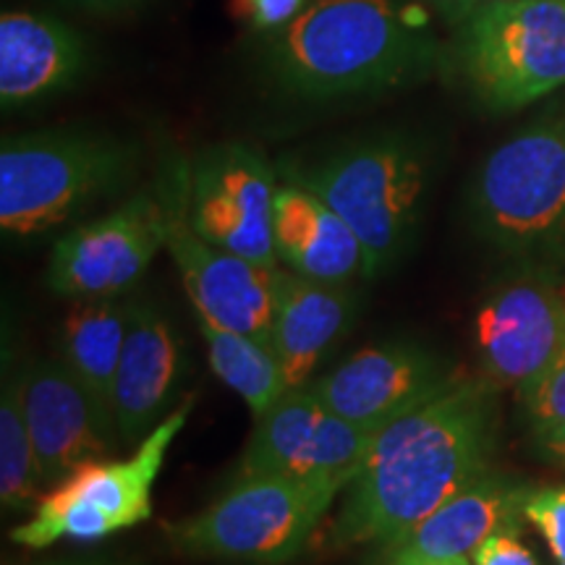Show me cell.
Listing matches in <instances>:
<instances>
[{
  "mask_svg": "<svg viewBox=\"0 0 565 565\" xmlns=\"http://www.w3.org/2000/svg\"><path fill=\"white\" fill-rule=\"evenodd\" d=\"M498 416L490 387L456 380L448 391L380 429L343 487L328 547L387 545L492 466Z\"/></svg>",
  "mask_w": 565,
  "mask_h": 565,
  "instance_id": "obj_1",
  "label": "cell"
},
{
  "mask_svg": "<svg viewBox=\"0 0 565 565\" xmlns=\"http://www.w3.org/2000/svg\"><path fill=\"white\" fill-rule=\"evenodd\" d=\"M437 61L433 34L398 0H309L263 47L267 79L317 103L408 87Z\"/></svg>",
  "mask_w": 565,
  "mask_h": 565,
  "instance_id": "obj_2",
  "label": "cell"
},
{
  "mask_svg": "<svg viewBox=\"0 0 565 565\" xmlns=\"http://www.w3.org/2000/svg\"><path fill=\"white\" fill-rule=\"evenodd\" d=\"M333 207L364 249V275L380 278L404 257L419 225L433 173L429 147L414 134L385 131L280 168Z\"/></svg>",
  "mask_w": 565,
  "mask_h": 565,
  "instance_id": "obj_3",
  "label": "cell"
},
{
  "mask_svg": "<svg viewBox=\"0 0 565 565\" xmlns=\"http://www.w3.org/2000/svg\"><path fill=\"white\" fill-rule=\"evenodd\" d=\"M137 145L95 129H47L0 145V228L34 238L116 192L137 168Z\"/></svg>",
  "mask_w": 565,
  "mask_h": 565,
  "instance_id": "obj_4",
  "label": "cell"
},
{
  "mask_svg": "<svg viewBox=\"0 0 565 565\" xmlns=\"http://www.w3.org/2000/svg\"><path fill=\"white\" fill-rule=\"evenodd\" d=\"M343 487L282 475L236 477L204 511L166 524V536L175 553L189 557L291 563L317 534Z\"/></svg>",
  "mask_w": 565,
  "mask_h": 565,
  "instance_id": "obj_5",
  "label": "cell"
},
{
  "mask_svg": "<svg viewBox=\"0 0 565 565\" xmlns=\"http://www.w3.org/2000/svg\"><path fill=\"white\" fill-rule=\"evenodd\" d=\"M192 408L194 395H189L129 458L84 463L61 479L38 500L32 519L13 529V545L45 550L63 540L97 542L145 524L152 515V487Z\"/></svg>",
  "mask_w": 565,
  "mask_h": 565,
  "instance_id": "obj_6",
  "label": "cell"
},
{
  "mask_svg": "<svg viewBox=\"0 0 565 565\" xmlns=\"http://www.w3.org/2000/svg\"><path fill=\"white\" fill-rule=\"evenodd\" d=\"M458 63L494 113L565 87V0H484L458 24Z\"/></svg>",
  "mask_w": 565,
  "mask_h": 565,
  "instance_id": "obj_7",
  "label": "cell"
},
{
  "mask_svg": "<svg viewBox=\"0 0 565 565\" xmlns=\"http://www.w3.org/2000/svg\"><path fill=\"white\" fill-rule=\"evenodd\" d=\"M471 217L487 242L513 254L565 242V116L487 154L471 186Z\"/></svg>",
  "mask_w": 565,
  "mask_h": 565,
  "instance_id": "obj_8",
  "label": "cell"
},
{
  "mask_svg": "<svg viewBox=\"0 0 565 565\" xmlns=\"http://www.w3.org/2000/svg\"><path fill=\"white\" fill-rule=\"evenodd\" d=\"M275 192V168L263 152L244 141L212 145L186 166V221L212 246L278 267L273 242Z\"/></svg>",
  "mask_w": 565,
  "mask_h": 565,
  "instance_id": "obj_9",
  "label": "cell"
},
{
  "mask_svg": "<svg viewBox=\"0 0 565 565\" xmlns=\"http://www.w3.org/2000/svg\"><path fill=\"white\" fill-rule=\"evenodd\" d=\"M173 186L134 194L108 215L61 236L47 267L51 291L76 301L121 296L137 286L158 252L166 249Z\"/></svg>",
  "mask_w": 565,
  "mask_h": 565,
  "instance_id": "obj_10",
  "label": "cell"
},
{
  "mask_svg": "<svg viewBox=\"0 0 565 565\" xmlns=\"http://www.w3.org/2000/svg\"><path fill=\"white\" fill-rule=\"evenodd\" d=\"M254 422L236 477L282 475L307 482L349 484L377 435L343 419L309 387L288 391Z\"/></svg>",
  "mask_w": 565,
  "mask_h": 565,
  "instance_id": "obj_11",
  "label": "cell"
},
{
  "mask_svg": "<svg viewBox=\"0 0 565 565\" xmlns=\"http://www.w3.org/2000/svg\"><path fill=\"white\" fill-rule=\"evenodd\" d=\"M183 179H186V166L181 168L179 183L171 194L166 249L179 267L194 315L207 317L223 328L238 330V333L270 345L275 282H278L280 265L270 267L254 263V259L225 252L221 246H212L202 236H196L186 221Z\"/></svg>",
  "mask_w": 565,
  "mask_h": 565,
  "instance_id": "obj_12",
  "label": "cell"
},
{
  "mask_svg": "<svg viewBox=\"0 0 565 565\" xmlns=\"http://www.w3.org/2000/svg\"><path fill=\"white\" fill-rule=\"evenodd\" d=\"M456 380L435 351L412 341H387L351 353L307 387L343 419L380 433L448 391Z\"/></svg>",
  "mask_w": 565,
  "mask_h": 565,
  "instance_id": "obj_13",
  "label": "cell"
},
{
  "mask_svg": "<svg viewBox=\"0 0 565 565\" xmlns=\"http://www.w3.org/2000/svg\"><path fill=\"white\" fill-rule=\"evenodd\" d=\"M24 412L45 484H58L84 463L103 461L121 440L113 408L61 356L24 364Z\"/></svg>",
  "mask_w": 565,
  "mask_h": 565,
  "instance_id": "obj_14",
  "label": "cell"
},
{
  "mask_svg": "<svg viewBox=\"0 0 565 565\" xmlns=\"http://www.w3.org/2000/svg\"><path fill=\"white\" fill-rule=\"evenodd\" d=\"M475 335L490 385L521 391L565 345V296L536 275L508 280L479 307Z\"/></svg>",
  "mask_w": 565,
  "mask_h": 565,
  "instance_id": "obj_15",
  "label": "cell"
},
{
  "mask_svg": "<svg viewBox=\"0 0 565 565\" xmlns=\"http://www.w3.org/2000/svg\"><path fill=\"white\" fill-rule=\"evenodd\" d=\"M186 353L173 322L154 301H129V328L113 383L110 408L124 443L137 445L173 412Z\"/></svg>",
  "mask_w": 565,
  "mask_h": 565,
  "instance_id": "obj_16",
  "label": "cell"
},
{
  "mask_svg": "<svg viewBox=\"0 0 565 565\" xmlns=\"http://www.w3.org/2000/svg\"><path fill=\"white\" fill-rule=\"evenodd\" d=\"M92 68V45L68 21L42 11L0 17V105L32 108L74 89Z\"/></svg>",
  "mask_w": 565,
  "mask_h": 565,
  "instance_id": "obj_17",
  "label": "cell"
},
{
  "mask_svg": "<svg viewBox=\"0 0 565 565\" xmlns=\"http://www.w3.org/2000/svg\"><path fill=\"white\" fill-rule=\"evenodd\" d=\"M529 487L503 475L484 471L458 490L427 519L377 547V563L401 557H469L494 532H521Z\"/></svg>",
  "mask_w": 565,
  "mask_h": 565,
  "instance_id": "obj_18",
  "label": "cell"
},
{
  "mask_svg": "<svg viewBox=\"0 0 565 565\" xmlns=\"http://www.w3.org/2000/svg\"><path fill=\"white\" fill-rule=\"evenodd\" d=\"M356 317V294L349 282H322L278 270L270 349L286 374L288 391L307 387L317 366L341 341Z\"/></svg>",
  "mask_w": 565,
  "mask_h": 565,
  "instance_id": "obj_19",
  "label": "cell"
},
{
  "mask_svg": "<svg viewBox=\"0 0 565 565\" xmlns=\"http://www.w3.org/2000/svg\"><path fill=\"white\" fill-rule=\"evenodd\" d=\"M273 242L286 270L322 282H349L364 275V249L338 212L299 183L282 181L275 192Z\"/></svg>",
  "mask_w": 565,
  "mask_h": 565,
  "instance_id": "obj_20",
  "label": "cell"
},
{
  "mask_svg": "<svg viewBox=\"0 0 565 565\" xmlns=\"http://www.w3.org/2000/svg\"><path fill=\"white\" fill-rule=\"evenodd\" d=\"M129 328V301L118 296L76 299L61 322L58 356L105 406H110L113 383Z\"/></svg>",
  "mask_w": 565,
  "mask_h": 565,
  "instance_id": "obj_21",
  "label": "cell"
},
{
  "mask_svg": "<svg viewBox=\"0 0 565 565\" xmlns=\"http://www.w3.org/2000/svg\"><path fill=\"white\" fill-rule=\"evenodd\" d=\"M196 324L207 345L210 370L249 406L254 419L270 412L288 393L286 374L270 345L238 330L223 328L202 315H196Z\"/></svg>",
  "mask_w": 565,
  "mask_h": 565,
  "instance_id": "obj_22",
  "label": "cell"
},
{
  "mask_svg": "<svg viewBox=\"0 0 565 565\" xmlns=\"http://www.w3.org/2000/svg\"><path fill=\"white\" fill-rule=\"evenodd\" d=\"M38 450L24 412V366L3 372L0 391V503L3 511H30L38 505L40 487Z\"/></svg>",
  "mask_w": 565,
  "mask_h": 565,
  "instance_id": "obj_23",
  "label": "cell"
},
{
  "mask_svg": "<svg viewBox=\"0 0 565 565\" xmlns=\"http://www.w3.org/2000/svg\"><path fill=\"white\" fill-rule=\"evenodd\" d=\"M521 408L534 437L553 433L565 422V345L536 377L521 387Z\"/></svg>",
  "mask_w": 565,
  "mask_h": 565,
  "instance_id": "obj_24",
  "label": "cell"
},
{
  "mask_svg": "<svg viewBox=\"0 0 565 565\" xmlns=\"http://www.w3.org/2000/svg\"><path fill=\"white\" fill-rule=\"evenodd\" d=\"M524 515L557 565H565V484H550L542 490H529L524 500Z\"/></svg>",
  "mask_w": 565,
  "mask_h": 565,
  "instance_id": "obj_25",
  "label": "cell"
},
{
  "mask_svg": "<svg viewBox=\"0 0 565 565\" xmlns=\"http://www.w3.org/2000/svg\"><path fill=\"white\" fill-rule=\"evenodd\" d=\"M238 19H244L254 32H278L307 9L309 0H233Z\"/></svg>",
  "mask_w": 565,
  "mask_h": 565,
  "instance_id": "obj_26",
  "label": "cell"
},
{
  "mask_svg": "<svg viewBox=\"0 0 565 565\" xmlns=\"http://www.w3.org/2000/svg\"><path fill=\"white\" fill-rule=\"evenodd\" d=\"M475 565H540L532 550L519 540V532L503 529L487 536L471 555Z\"/></svg>",
  "mask_w": 565,
  "mask_h": 565,
  "instance_id": "obj_27",
  "label": "cell"
},
{
  "mask_svg": "<svg viewBox=\"0 0 565 565\" xmlns=\"http://www.w3.org/2000/svg\"><path fill=\"white\" fill-rule=\"evenodd\" d=\"M427 3L433 6L437 13H440L448 24L458 26L471 17L479 6H482V0H427Z\"/></svg>",
  "mask_w": 565,
  "mask_h": 565,
  "instance_id": "obj_28",
  "label": "cell"
},
{
  "mask_svg": "<svg viewBox=\"0 0 565 565\" xmlns=\"http://www.w3.org/2000/svg\"><path fill=\"white\" fill-rule=\"evenodd\" d=\"M536 450H540L547 461H553L565 469V422L561 427H555L553 433L536 437Z\"/></svg>",
  "mask_w": 565,
  "mask_h": 565,
  "instance_id": "obj_29",
  "label": "cell"
},
{
  "mask_svg": "<svg viewBox=\"0 0 565 565\" xmlns=\"http://www.w3.org/2000/svg\"><path fill=\"white\" fill-rule=\"evenodd\" d=\"M63 3L87 13H121L137 9L145 0H63Z\"/></svg>",
  "mask_w": 565,
  "mask_h": 565,
  "instance_id": "obj_30",
  "label": "cell"
},
{
  "mask_svg": "<svg viewBox=\"0 0 565 565\" xmlns=\"http://www.w3.org/2000/svg\"><path fill=\"white\" fill-rule=\"evenodd\" d=\"M377 565H475L469 557H401V561H385Z\"/></svg>",
  "mask_w": 565,
  "mask_h": 565,
  "instance_id": "obj_31",
  "label": "cell"
},
{
  "mask_svg": "<svg viewBox=\"0 0 565 565\" xmlns=\"http://www.w3.org/2000/svg\"><path fill=\"white\" fill-rule=\"evenodd\" d=\"M38 565H126V563H110V561H53V563H38Z\"/></svg>",
  "mask_w": 565,
  "mask_h": 565,
  "instance_id": "obj_32",
  "label": "cell"
},
{
  "mask_svg": "<svg viewBox=\"0 0 565 565\" xmlns=\"http://www.w3.org/2000/svg\"><path fill=\"white\" fill-rule=\"evenodd\" d=\"M482 3H484V0H482Z\"/></svg>",
  "mask_w": 565,
  "mask_h": 565,
  "instance_id": "obj_33",
  "label": "cell"
}]
</instances>
